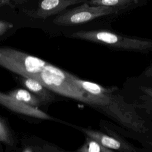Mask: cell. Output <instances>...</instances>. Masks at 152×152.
Returning a JSON list of instances; mask_svg holds the SVG:
<instances>
[{"label": "cell", "mask_w": 152, "mask_h": 152, "mask_svg": "<svg viewBox=\"0 0 152 152\" xmlns=\"http://www.w3.org/2000/svg\"><path fill=\"white\" fill-rule=\"evenodd\" d=\"M140 89L144 93L143 96L140 97L143 102L142 106L152 113V87L141 86Z\"/></svg>", "instance_id": "12"}, {"label": "cell", "mask_w": 152, "mask_h": 152, "mask_svg": "<svg viewBox=\"0 0 152 152\" xmlns=\"http://www.w3.org/2000/svg\"><path fill=\"white\" fill-rule=\"evenodd\" d=\"M14 24L12 23L0 20V36L5 34L9 30L13 28Z\"/></svg>", "instance_id": "14"}, {"label": "cell", "mask_w": 152, "mask_h": 152, "mask_svg": "<svg viewBox=\"0 0 152 152\" xmlns=\"http://www.w3.org/2000/svg\"><path fill=\"white\" fill-rule=\"evenodd\" d=\"M48 62L7 46H0V66L20 77L36 79Z\"/></svg>", "instance_id": "3"}, {"label": "cell", "mask_w": 152, "mask_h": 152, "mask_svg": "<svg viewBox=\"0 0 152 152\" xmlns=\"http://www.w3.org/2000/svg\"><path fill=\"white\" fill-rule=\"evenodd\" d=\"M0 104L18 114L38 119L59 121L39 108L33 107L21 103L10 96L7 93L1 91H0Z\"/></svg>", "instance_id": "7"}, {"label": "cell", "mask_w": 152, "mask_h": 152, "mask_svg": "<svg viewBox=\"0 0 152 152\" xmlns=\"http://www.w3.org/2000/svg\"><path fill=\"white\" fill-rule=\"evenodd\" d=\"M87 2L90 5L106 7L120 11L135 6L140 1L138 0H91L87 1Z\"/></svg>", "instance_id": "10"}, {"label": "cell", "mask_w": 152, "mask_h": 152, "mask_svg": "<svg viewBox=\"0 0 152 152\" xmlns=\"http://www.w3.org/2000/svg\"><path fill=\"white\" fill-rule=\"evenodd\" d=\"M87 0L69 10L64 11L57 15L53 22L61 26H72L85 24L96 18L118 14L119 10L102 6H92L87 2Z\"/></svg>", "instance_id": "5"}, {"label": "cell", "mask_w": 152, "mask_h": 152, "mask_svg": "<svg viewBox=\"0 0 152 152\" xmlns=\"http://www.w3.org/2000/svg\"><path fill=\"white\" fill-rule=\"evenodd\" d=\"M26 1H11V0H0V8L5 7H14L20 3H24Z\"/></svg>", "instance_id": "15"}, {"label": "cell", "mask_w": 152, "mask_h": 152, "mask_svg": "<svg viewBox=\"0 0 152 152\" xmlns=\"http://www.w3.org/2000/svg\"><path fill=\"white\" fill-rule=\"evenodd\" d=\"M144 76L146 77H152V65L149 66L145 71Z\"/></svg>", "instance_id": "16"}, {"label": "cell", "mask_w": 152, "mask_h": 152, "mask_svg": "<svg viewBox=\"0 0 152 152\" xmlns=\"http://www.w3.org/2000/svg\"><path fill=\"white\" fill-rule=\"evenodd\" d=\"M66 124L80 131L85 136L96 140L103 147L115 152H152L144 147H137L119 134L113 126L106 123L100 124L102 131L68 123Z\"/></svg>", "instance_id": "4"}, {"label": "cell", "mask_w": 152, "mask_h": 152, "mask_svg": "<svg viewBox=\"0 0 152 152\" xmlns=\"http://www.w3.org/2000/svg\"><path fill=\"white\" fill-rule=\"evenodd\" d=\"M71 37L101 44L117 50L141 53L152 52V40L127 36L109 30H79L72 33Z\"/></svg>", "instance_id": "2"}, {"label": "cell", "mask_w": 152, "mask_h": 152, "mask_svg": "<svg viewBox=\"0 0 152 152\" xmlns=\"http://www.w3.org/2000/svg\"><path fill=\"white\" fill-rule=\"evenodd\" d=\"M67 152H115L108 149L96 140L85 136V140L83 144L74 151Z\"/></svg>", "instance_id": "11"}, {"label": "cell", "mask_w": 152, "mask_h": 152, "mask_svg": "<svg viewBox=\"0 0 152 152\" xmlns=\"http://www.w3.org/2000/svg\"><path fill=\"white\" fill-rule=\"evenodd\" d=\"M87 0H44L38 6L31 10L24 11L28 17L36 19H46L52 15L60 14L68 7L83 4Z\"/></svg>", "instance_id": "6"}, {"label": "cell", "mask_w": 152, "mask_h": 152, "mask_svg": "<svg viewBox=\"0 0 152 152\" xmlns=\"http://www.w3.org/2000/svg\"><path fill=\"white\" fill-rule=\"evenodd\" d=\"M0 141L12 145L13 140L11 132L5 121L0 117Z\"/></svg>", "instance_id": "13"}, {"label": "cell", "mask_w": 152, "mask_h": 152, "mask_svg": "<svg viewBox=\"0 0 152 152\" xmlns=\"http://www.w3.org/2000/svg\"><path fill=\"white\" fill-rule=\"evenodd\" d=\"M7 94L18 102L33 107L39 108L43 105L42 102L35 95L24 88H15Z\"/></svg>", "instance_id": "9"}, {"label": "cell", "mask_w": 152, "mask_h": 152, "mask_svg": "<svg viewBox=\"0 0 152 152\" xmlns=\"http://www.w3.org/2000/svg\"><path fill=\"white\" fill-rule=\"evenodd\" d=\"M48 64L38 75L37 81L53 93L78 100L107 115L152 151V125L125 102L116 87H105L82 80Z\"/></svg>", "instance_id": "1"}, {"label": "cell", "mask_w": 152, "mask_h": 152, "mask_svg": "<svg viewBox=\"0 0 152 152\" xmlns=\"http://www.w3.org/2000/svg\"><path fill=\"white\" fill-rule=\"evenodd\" d=\"M24 152H31V151H30V150H29V149H27V150H26Z\"/></svg>", "instance_id": "17"}, {"label": "cell", "mask_w": 152, "mask_h": 152, "mask_svg": "<svg viewBox=\"0 0 152 152\" xmlns=\"http://www.w3.org/2000/svg\"><path fill=\"white\" fill-rule=\"evenodd\" d=\"M20 81L26 90L35 95L43 104L51 103L55 100V97L53 92L37 80L31 78L21 77Z\"/></svg>", "instance_id": "8"}]
</instances>
